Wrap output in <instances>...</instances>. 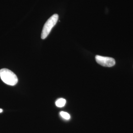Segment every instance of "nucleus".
I'll use <instances>...</instances> for the list:
<instances>
[{"mask_svg": "<svg viewBox=\"0 0 133 133\" xmlns=\"http://www.w3.org/2000/svg\"><path fill=\"white\" fill-rule=\"evenodd\" d=\"M0 77L5 83L9 85H15L18 82L16 75L8 69L4 68L0 70Z\"/></svg>", "mask_w": 133, "mask_h": 133, "instance_id": "f257e3e1", "label": "nucleus"}, {"mask_svg": "<svg viewBox=\"0 0 133 133\" xmlns=\"http://www.w3.org/2000/svg\"><path fill=\"white\" fill-rule=\"evenodd\" d=\"M58 17L59 16L58 14H54L48 19L43 26L42 33L41 34V38L44 39L47 38L51 30L57 23Z\"/></svg>", "mask_w": 133, "mask_h": 133, "instance_id": "f03ea898", "label": "nucleus"}, {"mask_svg": "<svg viewBox=\"0 0 133 133\" xmlns=\"http://www.w3.org/2000/svg\"><path fill=\"white\" fill-rule=\"evenodd\" d=\"M96 61L100 65L104 66L111 67L115 64V61L114 58L111 57H104L100 55H96L95 57Z\"/></svg>", "mask_w": 133, "mask_h": 133, "instance_id": "7ed1b4c3", "label": "nucleus"}, {"mask_svg": "<svg viewBox=\"0 0 133 133\" xmlns=\"http://www.w3.org/2000/svg\"><path fill=\"white\" fill-rule=\"evenodd\" d=\"M66 103V100L63 98H60L57 100L55 103L56 105L59 108H62L65 106Z\"/></svg>", "mask_w": 133, "mask_h": 133, "instance_id": "20e7f679", "label": "nucleus"}, {"mask_svg": "<svg viewBox=\"0 0 133 133\" xmlns=\"http://www.w3.org/2000/svg\"><path fill=\"white\" fill-rule=\"evenodd\" d=\"M60 114L62 118H63L64 119H66V120H69V119H70V118H71L70 115L66 112L61 111L60 112Z\"/></svg>", "mask_w": 133, "mask_h": 133, "instance_id": "39448f33", "label": "nucleus"}, {"mask_svg": "<svg viewBox=\"0 0 133 133\" xmlns=\"http://www.w3.org/2000/svg\"><path fill=\"white\" fill-rule=\"evenodd\" d=\"M3 111V110L2 109H0V113H1V112H2Z\"/></svg>", "mask_w": 133, "mask_h": 133, "instance_id": "423d86ee", "label": "nucleus"}]
</instances>
